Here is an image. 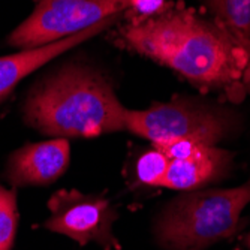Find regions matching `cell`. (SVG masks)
Returning <instances> with one entry per match:
<instances>
[{
  "mask_svg": "<svg viewBox=\"0 0 250 250\" xmlns=\"http://www.w3.org/2000/svg\"><path fill=\"white\" fill-rule=\"evenodd\" d=\"M119 18L120 15L111 17L101 21L99 24L66 39L30 50H21L20 53L0 57V102L12 92L22 78H26L27 75L38 71L43 64L57 59L60 54L69 51L81 45L83 42L92 39L93 36L108 30L114 22H117Z\"/></svg>",
  "mask_w": 250,
  "mask_h": 250,
  "instance_id": "obj_8",
  "label": "cell"
},
{
  "mask_svg": "<svg viewBox=\"0 0 250 250\" xmlns=\"http://www.w3.org/2000/svg\"><path fill=\"white\" fill-rule=\"evenodd\" d=\"M18 225L17 190L0 185V250H11Z\"/></svg>",
  "mask_w": 250,
  "mask_h": 250,
  "instance_id": "obj_12",
  "label": "cell"
},
{
  "mask_svg": "<svg viewBox=\"0 0 250 250\" xmlns=\"http://www.w3.org/2000/svg\"><path fill=\"white\" fill-rule=\"evenodd\" d=\"M169 162L171 161L165 154V151L153 146V148L143 153L138 159V162H136V167H135L136 180L144 186L162 188Z\"/></svg>",
  "mask_w": 250,
  "mask_h": 250,
  "instance_id": "obj_11",
  "label": "cell"
},
{
  "mask_svg": "<svg viewBox=\"0 0 250 250\" xmlns=\"http://www.w3.org/2000/svg\"><path fill=\"white\" fill-rule=\"evenodd\" d=\"M167 6V0H127V11H132L133 17L146 18L161 12Z\"/></svg>",
  "mask_w": 250,
  "mask_h": 250,
  "instance_id": "obj_13",
  "label": "cell"
},
{
  "mask_svg": "<svg viewBox=\"0 0 250 250\" xmlns=\"http://www.w3.org/2000/svg\"><path fill=\"white\" fill-rule=\"evenodd\" d=\"M33 2H35V3H36V2H38V0H33Z\"/></svg>",
  "mask_w": 250,
  "mask_h": 250,
  "instance_id": "obj_15",
  "label": "cell"
},
{
  "mask_svg": "<svg viewBox=\"0 0 250 250\" xmlns=\"http://www.w3.org/2000/svg\"><path fill=\"white\" fill-rule=\"evenodd\" d=\"M208 17L250 48V0H201Z\"/></svg>",
  "mask_w": 250,
  "mask_h": 250,
  "instance_id": "obj_10",
  "label": "cell"
},
{
  "mask_svg": "<svg viewBox=\"0 0 250 250\" xmlns=\"http://www.w3.org/2000/svg\"><path fill=\"white\" fill-rule=\"evenodd\" d=\"M247 247H249V249H250V235H249V237H247Z\"/></svg>",
  "mask_w": 250,
  "mask_h": 250,
  "instance_id": "obj_14",
  "label": "cell"
},
{
  "mask_svg": "<svg viewBox=\"0 0 250 250\" xmlns=\"http://www.w3.org/2000/svg\"><path fill=\"white\" fill-rule=\"evenodd\" d=\"M71 159L67 140L53 138L27 144L11 154L6 165V180L14 188L47 186L63 175Z\"/></svg>",
  "mask_w": 250,
  "mask_h": 250,
  "instance_id": "obj_7",
  "label": "cell"
},
{
  "mask_svg": "<svg viewBox=\"0 0 250 250\" xmlns=\"http://www.w3.org/2000/svg\"><path fill=\"white\" fill-rule=\"evenodd\" d=\"M234 154L219 146H198L188 157L169 162L162 188L192 192L211 186L229 174Z\"/></svg>",
  "mask_w": 250,
  "mask_h": 250,
  "instance_id": "obj_9",
  "label": "cell"
},
{
  "mask_svg": "<svg viewBox=\"0 0 250 250\" xmlns=\"http://www.w3.org/2000/svg\"><path fill=\"white\" fill-rule=\"evenodd\" d=\"M116 42L229 102L250 95V48L208 15L183 3L120 26Z\"/></svg>",
  "mask_w": 250,
  "mask_h": 250,
  "instance_id": "obj_1",
  "label": "cell"
},
{
  "mask_svg": "<svg viewBox=\"0 0 250 250\" xmlns=\"http://www.w3.org/2000/svg\"><path fill=\"white\" fill-rule=\"evenodd\" d=\"M127 11V0H38L33 12L8 36L11 47L48 45Z\"/></svg>",
  "mask_w": 250,
  "mask_h": 250,
  "instance_id": "obj_5",
  "label": "cell"
},
{
  "mask_svg": "<svg viewBox=\"0 0 250 250\" xmlns=\"http://www.w3.org/2000/svg\"><path fill=\"white\" fill-rule=\"evenodd\" d=\"M126 106L95 67L69 63L39 80L24 101V122L51 138H96L125 130Z\"/></svg>",
  "mask_w": 250,
  "mask_h": 250,
  "instance_id": "obj_2",
  "label": "cell"
},
{
  "mask_svg": "<svg viewBox=\"0 0 250 250\" xmlns=\"http://www.w3.org/2000/svg\"><path fill=\"white\" fill-rule=\"evenodd\" d=\"M48 208L51 216L43 223L47 229L69 237L80 246L95 241L104 250L120 249L112 234L119 214L106 198L78 190H57L48 201Z\"/></svg>",
  "mask_w": 250,
  "mask_h": 250,
  "instance_id": "obj_6",
  "label": "cell"
},
{
  "mask_svg": "<svg viewBox=\"0 0 250 250\" xmlns=\"http://www.w3.org/2000/svg\"><path fill=\"white\" fill-rule=\"evenodd\" d=\"M250 204V180L231 189L185 192L159 214L154 237L165 250H206L232 237Z\"/></svg>",
  "mask_w": 250,
  "mask_h": 250,
  "instance_id": "obj_3",
  "label": "cell"
},
{
  "mask_svg": "<svg viewBox=\"0 0 250 250\" xmlns=\"http://www.w3.org/2000/svg\"><path fill=\"white\" fill-rule=\"evenodd\" d=\"M241 119L231 108L201 98L175 96L146 109H126L125 130L146 138L153 146L192 141L217 146L234 136Z\"/></svg>",
  "mask_w": 250,
  "mask_h": 250,
  "instance_id": "obj_4",
  "label": "cell"
}]
</instances>
